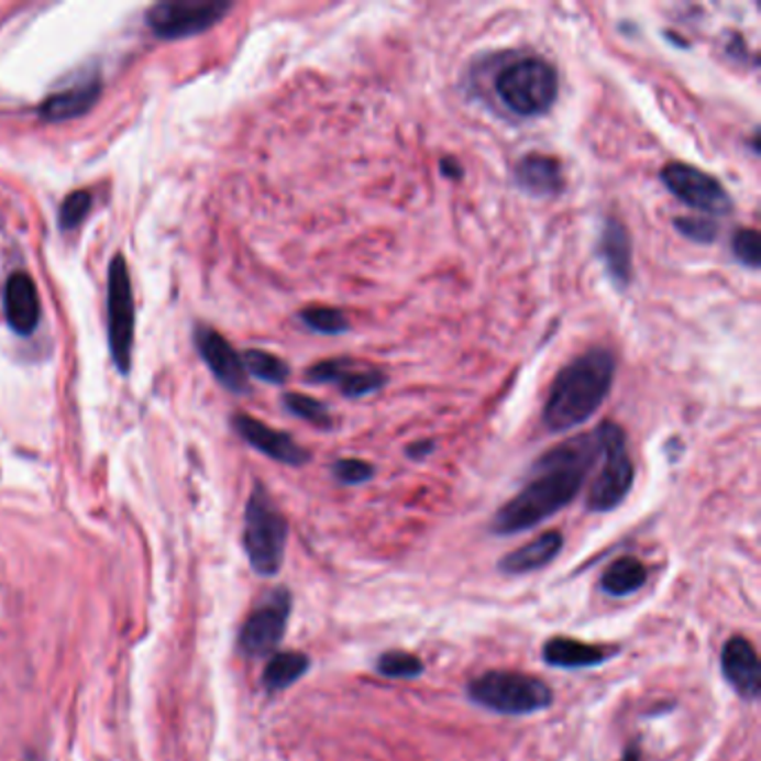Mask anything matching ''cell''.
<instances>
[{
    "instance_id": "obj_1",
    "label": "cell",
    "mask_w": 761,
    "mask_h": 761,
    "mask_svg": "<svg viewBox=\"0 0 761 761\" xmlns=\"http://www.w3.org/2000/svg\"><path fill=\"white\" fill-rule=\"evenodd\" d=\"M600 453L598 429L572 435L545 451L531 465L522 489L492 518L494 534H520L565 509L581 494L594 465L600 463Z\"/></svg>"
},
{
    "instance_id": "obj_2",
    "label": "cell",
    "mask_w": 761,
    "mask_h": 761,
    "mask_svg": "<svg viewBox=\"0 0 761 761\" xmlns=\"http://www.w3.org/2000/svg\"><path fill=\"white\" fill-rule=\"evenodd\" d=\"M617 377V355L605 346H592L567 362L548 389L543 405V427L550 433H565L583 427L603 407Z\"/></svg>"
},
{
    "instance_id": "obj_3",
    "label": "cell",
    "mask_w": 761,
    "mask_h": 761,
    "mask_svg": "<svg viewBox=\"0 0 761 761\" xmlns=\"http://www.w3.org/2000/svg\"><path fill=\"white\" fill-rule=\"evenodd\" d=\"M556 67L541 56H511L494 76V95L518 119L545 117L559 99Z\"/></svg>"
},
{
    "instance_id": "obj_4",
    "label": "cell",
    "mask_w": 761,
    "mask_h": 761,
    "mask_svg": "<svg viewBox=\"0 0 761 761\" xmlns=\"http://www.w3.org/2000/svg\"><path fill=\"white\" fill-rule=\"evenodd\" d=\"M467 697L492 713L520 717L552 706L554 693L545 681L509 670H489L470 681Z\"/></svg>"
},
{
    "instance_id": "obj_5",
    "label": "cell",
    "mask_w": 761,
    "mask_h": 761,
    "mask_svg": "<svg viewBox=\"0 0 761 761\" xmlns=\"http://www.w3.org/2000/svg\"><path fill=\"white\" fill-rule=\"evenodd\" d=\"M600 435V472L587 492V509L589 511H613L617 509L635 485V463L630 459L628 435L624 427L613 420H605L598 427Z\"/></svg>"
},
{
    "instance_id": "obj_6",
    "label": "cell",
    "mask_w": 761,
    "mask_h": 761,
    "mask_svg": "<svg viewBox=\"0 0 761 761\" xmlns=\"http://www.w3.org/2000/svg\"><path fill=\"white\" fill-rule=\"evenodd\" d=\"M288 539V525L273 498L262 485H257L246 505L244 520V548L251 565L262 576L279 572Z\"/></svg>"
},
{
    "instance_id": "obj_7",
    "label": "cell",
    "mask_w": 761,
    "mask_h": 761,
    "mask_svg": "<svg viewBox=\"0 0 761 761\" xmlns=\"http://www.w3.org/2000/svg\"><path fill=\"white\" fill-rule=\"evenodd\" d=\"M108 340L117 368L128 375L134 349V295L123 255H114L108 271Z\"/></svg>"
},
{
    "instance_id": "obj_8",
    "label": "cell",
    "mask_w": 761,
    "mask_h": 761,
    "mask_svg": "<svg viewBox=\"0 0 761 761\" xmlns=\"http://www.w3.org/2000/svg\"><path fill=\"white\" fill-rule=\"evenodd\" d=\"M659 179L665 186V190L674 195L681 203H686L688 208L706 217H724L730 214L735 208L732 197L724 188V184L695 166L670 162L661 168Z\"/></svg>"
},
{
    "instance_id": "obj_9",
    "label": "cell",
    "mask_w": 761,
    "mask_h": 761,
    "mask_svg": "<svg viewBox=\"0 0 761 761\" xmlns=\"http://www.w3.org/2000/svg\"><path fill=\"white\" fill-rule=\"evenodd\" d=\"M231 10L223 0H166L150 8L147 25L159 38H188L210 30Z\"/></svg>"
},
{
    "instance_id": "obj_10",
    "label": "cell",
    "mask_w": 761,
    "mask_h": 761,
    "mask_svg": "<svg viewBox=\"0 0 761 761\" xmlns=\"http://www.w3.org/2000/svg\"><path fill=\"white\" fill-rule=\"evenodd\" d=\"M290 615V594L284 587L273 589L257 607L240 635V648L249 657L271 654L286 630Z\"/></svg>"
},
{
    "instance_id": "obj_11",
    "label": "cell",
    "mask_w": 761,
    "mask_h": 761,
    "mask_svg": "<svg viewBox=\"0 0 761 761\" xmlns=\"http://www.w3.org/2000/svg\"><path fill=\"white\" fill-rule=\"evenodd\" d=\"M307 383L335 385L344 398L357 400L385 389L389 385V375L383 368L360 366L351 357H331L313 364L307 371Z\"/></svg>"
},
{
    "instance_id": "obj_12",
    "label": "cell",
    "mask_w": 761,
    "mask_h": 761,
    "mask_svg": "<svg viewBox=\"0 0 761 761\" xmlns=\"http://www.w3.org/2000/svg\"><path fill=\"white\" fill-rule=\"evenodd\" d=\"M195 344L203 362L212 371V375L228 391L233 394L249 391V373L244 368L242 355H238V351L228 344V340L221 333H217L210 327H197Z\"/></svg>"
},
{
    "instance_id": "obj_13",
    "label": "cell",
    "mask_w": 761,
    "mask_h": 761,
    "mask_svg": "<svg viewBox=\"0 0 761 761\" xmlns=\"http://www.w3.org/2000/svg\"><path fill=\"white\" fill-rule=\"evenodd\" d=\"M596 251L603 262L605 275L610 277L617 290H626L632 284L635 257L630 231L619 217H605L598 233Z\"/></svg>"
},
{
    "instance_id": "obj_14",
    "label": "cell",
    "mask_w": 761,
    "mask_h": 761,
    "mask_svg": "<svg viewBox=\"0 0 761 761\" xmlns=\"http://www.w3.org/2000/svg\"><path fill=\"white\" fill-rule=\"evenodd\" d=\"M233 427L251 446H255L257 451H262L264 455H268V459H273L282 465L301 467L311 461V453L301 444H297L288 433L277 431L257 418H251L246 413H238L233 418Z\"/></svg>"
},
{
    "instance_id": "obj_15",
    "label": "cell",
    "mask_w": 761,
    "mask_h": 761,
    "mask_svg": "<svg viewBox=\"0 0 761 761\" xmlns=\"http://www.w3.org/2000/svg\"><path fill=\"white\" fill-rule=\"evenodd\" d=\"M516 188L534 199H554L565 190L563 164L543 152L522 155L511 170Z\"/></svg>"
},
{
    "instance_id": "obj_16",
    "label": "cell",
    "mask_w": 761,
    "mask_h": 761,
    "mask_svg": "<svg viewBox=\"0 0 761 761\" xmlns=\"http://www.w3.org/2000/svg\"><path fill=\"white\" fill-rule=\"evenodd\" d=\"M721 672L732 691L746 699L754 702L761 693V663L752 643L743 637H732L721 650Z\"/></svg>"
},
{
    "instance_id": "obj_17",
    "label": "cell",
    "mask_w": 761,
    "mask_h": 761,
    "mask_svg": "<svg viewBox=\"0 0 761 761\" xmlns=\"http://www.w3.org/2000/svg\"><path fill=\"white\" fill-rule=\"evenodd\" d=\"M5 318L19 335H32L41 320V299L34 279L19 271L5 284Z\"/></svg>"
},
{
    "instance_id": "obj_18",
    "label": "cell",
    "mask_w": 761,
    "mask_h": 761,
    "mask_svg": "<svg viewBox=\"0 0 761 761\" xmlns=\"http://www.w3.org/2000/svg\"><path fill=\"white\" fill-rule=\"evenodd\" d=\"M101 97V79L95 74L86 81L74 84L71 88H65L60 92H54L43 106L41 117L45 121H69L90 112Z\"/></svg>"
},
{
    "instance_id": "obj_19",
    "label": "cell",
    "mask_w": 761,
    "mask_h": 761,
    "mask_svg": "<svg viewBox=\"0 0 761 761\" xmlns=\"http://www.w3.org/2000/svg\"><path fill=\"white\" fill-rule=\"evenodd\" d=\"M617 654H619V648L589 646V643L567 639V637H554L543 646L545 663H550L554 668H565V670L600 665Z\"/></svg>"
},
{
    "instance_id": "obj_20",
    "label": "cell",
    "mask_w": 761,
    "mask_h": 761,
    "mask_svg": "<svg viewBox=\"0 0 761 761\" xmlns=\"http://www.w3.org/2000/svg\"><path fill=\"white\" fill-rule=\"evenodd\" d=\"M563 534L561 531H545L539 539H534L531 543L505 554L498 563V570L503 574H527V572H537L545 565H550L563 550Z\"/></svg>"
},
{
    "instance_id": "obj_21",
    "label": "cell",
    "mask_w": 761,
    "mask_h": 761,
    "mask_svg": "<svg viewBox=\"0 0 761 761\" xmlns=\"http://www.w3.org/2000/svg\"><path fill=\"white\" fill-rule=\"evenodd\" d=\"M648 581V570L639 559L624 556L607 567L600 576V589L607 596L624 598L641 589Z\"/></svg>"
},
{
    "instance_id": "obj_22",
    "label": "cell",
    "mask_w": 761,
    "mask_h": 761,
    "mask_svg": "<svg viewBox=\"0 0 761 761\" xmlns=\"http://www.w3.org/2000/svg\"><path fill=\"white\" fill-rule=\"evenodd\" d=\"M311 665V659L307 654H301V652H279L275 654L266 670H264V688L271 691V693H279V691H286L288 686H293V683L297 679H301L304 674H307Z\"/></svg>"
},
{
    "instance_id": "obj_23",
    "label": "cell",
    "mask_w": 761,
    "mask_h": 761,
    "mask_svg": "<svg viewBox=\"0 0 761 761\" xmlns=\"http://www.w3.org/2000/svg\"><path fill=\"white\" fill-rule=\"evenodd\" d=\"M242 362H244V368L246 373H251L253 377L262 379V383H268V385H284L288 375H290V366L268 353V351H262V349H251L242 355Z\"/></svg>"
},
{
    "instance_id": "obj_24",
    "label": "cell",
    "mask_w": 761,
    "mask_h": 761,
    "mask_svg": "<svg viewBox=\"0 0 761 761\" xmlns=\"http://www.w3.org/2000/svg\"><path fill=\"white\" fill-rule=\"evenodd\" d=\"M299 322L320 335H342L351 331L349 318L333 307H307L299 311Z\"/></svg>"
},
{
    "instance_id": "obj_25",
    "label": "cell",
    "mask_w": 761,
    "mask_h": 761,
    "mask_svg": "<svg viewBox=\"0 0 761 761\" xmlns=\"http://www.w3.org/2000/svg\"><path fill=\"white\" fill-rule=\"evenodd\" d=\"M284 409L288 413H293L295 418L304 420V422H309L318 429H331L333 427V416L329 411V407L318 400V398H311V396H304V394H286L284 400H282Z\"/></svg>"
},
{
    "instance_id": "obj_26",
    "label": "cell",
    "mask_w": 761,
    "mask_h": 761,
    "mask_svg": "<svg viewBox=\"0 0 761 761\" xmlns=\"http://www.w3.org/2000/svg\"><path fill=\"white\" fill-rule=\"evenodd\" d=\"M375 672L383 674V676H389V679H416L424 672V663L411 652L389 650V652L377 657Z\"/></svg>"
},
{
    "instance_id": "obj_27",
    "label": "cell",
    "mask_w": 761,
    "mask_h": 761,
    "mask_svg": "<svg viewBox=\"0 0 761 761\" xmlns=\"http://www.w3.org/2000/svg\"><path fill=\"white\" fill-rule=\"evenodd\" d=\"M676 231L695 242V244H713L719 238V223L713 217L706 214H686V217H676L674 221Z\"/></svg>"
},
{
    "instance_id": "obj_28",
    "label": "cell",
    "mask_w": 761,
    "mask_h": 761,
    "mask_svg": "<svg viewBox=\"0 0 761 761\" xmlns=\"http://www.w3.org/2000/svg\"><path fill=\"white\" fill-rule=\"evenodd\" d=\"M730 251L737 264H741L743 268L757 271L761 266V244L754 228H739V231H735L730 240Z\"/></svg>"
},
{
    "instance_id": "obj_29",
    "label": "cell",
    "mask_w": 761,
    "mask_h": 761,
    "mask_svg": "<svg viewBox=\"0 0 761 761\" xmlns=\"http://www.w3.org/2000/svg\"><path fill=\"white\" fill-rule=\"evenodd\" d=\"M90 208H92V195L88 190L69 192L65 197V201L60 203V212H58L60 231H71V228L81 225L84 219L88 217Z\"/></svg>"
},
{
    "instance_id": "obj_30",
    "label": "cell",
    "mask_w": 761,
    "mask_h": 761,
    "mask_svg": "<svg viewBox=\"0 0 761 761\" xmlns=\"http://www.w3.org/2000/svg\"><path fill=\"white\" fill-rule=\"evenodd\" d=\"M331 474L340 485H364L375 476V467L360 459H340L331 465Z\"/></svg>"
},
{
    "instance_id": "obj_31",
    "label": "cell",
    "mask_w": 761,
    "mask_h": 761,
    "mask_svg": "<svg viewBox=\"0 0 761 761\" xmlns=\"http://www.w3.org/2000/svg\"><path fill=\"white\" fill-rule=\"evenodd\" d=\"M438 168H440V175L446 177V179H451V181H461L463 175H465L463 164H461L459 159H455V157H442L440 164H438Z\"/></svg>"
},
{
    "instance_id": "obj_32",
    "label": "cell",
    "mask_w": 761,
    "mask_h": 761,
    "mask_svg": "<svg viewBox=\"0 0 761 761\" xmlns=\"http://www.w3.org/2000/svg\"><path fill=\"white\" fill-rule=\"evenodd\" d=\"M433 451H435V440H431V438L411 442V444L407 446V455H409L411 461H424L427 455H431Z\"/></svg>"
},
{
    "instance_id": "obj_33",
    "label": "cell",
    "mask_w": 761,
    "mask_h": 761,
    "mask_svg": "<svg viewBox=\"0 0 761 761\" xmlns=\"http://www.w3.org/2000/svg\"><path fill=\"white\" fill-rule=\"evenodd\" d=\"M621 761H641V752H639V746H630L624 754Z\"/></svg>"
},
{
    "instance_id": "obj_34",
    "label": "cell",
    "mask_w": 761,
    "mask_h": 761,
    "mask_svg": "<svg viewBox=\"0 0 761 761\" xmlns=\"http://www.w3.org/2000/svg\"><path fill=\"white\" fill-rule=\"evenodd\" d=\"M750 147H752L754 155H759V130H757V128L752 130V136H750Z\"/></svg>"
}]
</instances>
